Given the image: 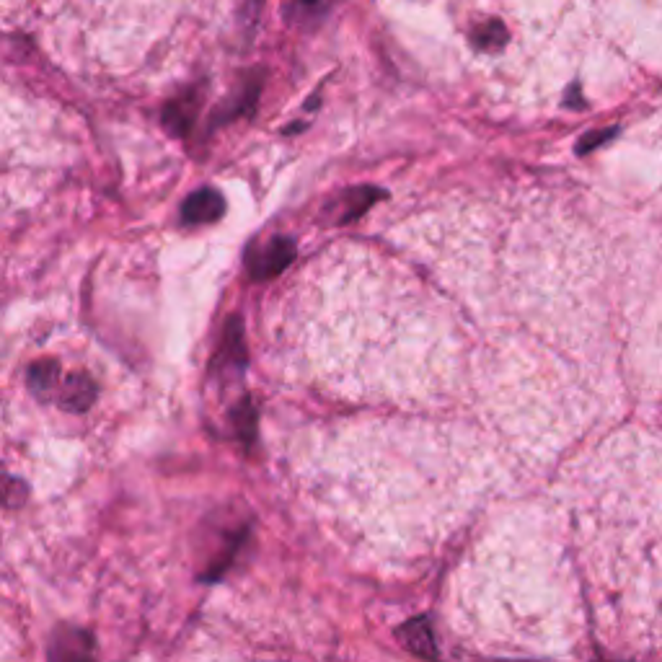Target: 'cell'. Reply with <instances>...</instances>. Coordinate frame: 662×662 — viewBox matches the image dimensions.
Wrapping results in <instances>:
<instances>
[{
  "label": "cell",
  "instance_id": "1",
  "mask_svg": "<svg viewBox=\"0 0 662 662\" xmlns=\"http://www.w3.org/2000/svg\"><path fill=\"white\" fill-rule=\"evenodd\" d=\"M99 399V386L86 370H73V373H65L60 378V386H57L55 404L60 409L70 414H83L88 412L91 406Z\"/></svg>",
  "mask_w": 662,
  "mask_h": 662
},
{
  "label": "cell",
  "instance_id": "2",
  "mask_svg": "<svg viewBox=\"0 0 662 662\" xmlns=\"http://www.w3.org/2000/svg\"><path fill=\"white\" fill-rule=\"evenodd\" d=\"M225 215V200L223 194L215 189L205 187L192 192L182 205V220L187 225H205L215 223Z\"/></svg>",
  "mask_w": 662,
  "mask_h": 662
},
{
  "label": "cell",
  "instance_id": "3",
  "mask_svg": "<svg viewBox=\"0 0 662 662\" xmlns=\"http://www.w3.org/2000/svg\"><path fill=\"white\" fill-rule=\"evenodd\" d=\"M202 94L200 88H192L187 94H182L179 99L169 101L166 109H163V127L171 132V135H187L194 125V117L200 112Z\"/></svg>",
  "mask_w": 662,
  "mask_h": 662
},
{
  "label": "cell",
  "instance_id": "4",
  "mask_svg": "<svg viewBox=\"0 0 662 662\" xmlns=\"http://www.w3.org/2000/svg\"><path fill=\"white\" fill-rule=\"evenodd\" d=\"M60 378H63L60 363L47 357V360H37V363L29 368V373H26V386H29V391H32L39 401H55Z\"/></svg>",
  "mask_w": 662,
  "mask_h": 662
},
{
  "label": "cell",
  "instance_id": "5",
  "mask_svg": "<svg viewBox=\"0 0 662 662\" xmlns=\"http://www.w3.org/2000/svg\"><path fill=\"white\" fill-rule=\"evenodd\" d=\"M94 652V637L83 629H70V626H63V629H57L55 639H52L50 647V657L55 660H68V657H88Z\"/></svg>",
  "mask_w": 662,
  "mask_h": 662
},
{
  "label": "cell",
  "instance_id": "6",
  "mask_svg": "<svg viewBox=\"0 0 662 662\" xmlns=\"http://www.w3.org/2000/svg\"><path fill=\"white\" fill-rule=\"evenodd\" d=\"M29 500V484L19 476L0 474V507L6 510H19Z\"/></svg>",
  "mask_w": 662,
  "mask_h": 662
},
{
  "label": "cell",
  "instance_id": "7",
  "mask_svg": "<svg viewBox=\"0 0 662 662\" xmlns=\"http://www.w3.org/2000/svg\"><path fill=\"white\" fill-rule=\"evenodd\" d=\"M505 42H507V32L500 21H489V24L479 26L474 32V44L479 50H500Z\"/></svg>",
  "mask_w": 662,
  "mask_h": 662
},
{
  "label": "cell",
  "instance_id": "8",
  "mask_svg": "<svg viewBox=\"0 0 662 662\" xmlns=\"http://www.w3.org/2000/svg\"><path fill=\"white\" fill-rule=\"evenodd\" d=\"M326 11V0H290V13L300 21L321 19Z\"/></svg>",
  "mask_w": 662,
  "mask_h": 662
}]
</instances>
